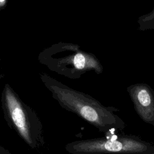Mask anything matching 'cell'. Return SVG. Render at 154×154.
I'll list each match as a JSON object with an SVG mask.
<instances>
[{"instance_id":"obj_1","label":"cell","mask_w":154,"mask_h":154,"mask_svg":"<svg viewBox=\"0 0 154 154\" xmlns=\"http://www.w3.org/2000/svg\"><path fill=\"white\" fill-rule=\"evenodd\" d=\"M41 78L63 108L75 113L99 132L109 135L125 129L124 121L115 114L119 111L117 108L105 106L90 95L69 87L48 76Z\"/></svg>"},{"instance_id":"obj_2","label":"cell","mask_w":154,"mask_h":154,"mask_svg":"<svg viewBox=\"0 0 154 154\" xmlns=\"http://www.w3.org/2000/svg\"><path fill=\"white\" fill-rule=\"evenodd\" d=\"M71 154H152L154 145L134 135H109L108 137L81 140L67 144Z\"/></svg>"},{"instance_id":"obj_5","label":"cell","mask_w":154,"mask_h":154,"mask_svg":"<svg viewBox=\"0 0 154 154\" xmlns=\"http://www.w3.org/2000/svg\"><path fill=\"white\" fill-rule=\"evenodd\" d=\"M126 90L140 119L154 127V90L146 83L131 84Z\"/></svg>"},{"instance_id":"obj_7","label":"cell","mask_w":154,"mask_h":154,"mask_svg":"<svg viewBox=\"0 0 154 154\" xmlns=\"http://www.w3.org/2000/svg\"><path fill=\"white\" fill-rule=\"evenodd\" d=\"M0 154H11V153H9L8 151H6L1 146H0Z\"/></svg>"},{"instance_id":"obj_6","label":"cell","mask_w":154,"mask_h":154,"mask_svg":"<svg viewBox=\"0 0 154 154\" xmlns=\"http://www.w3.org/2000/svg\"><path fill=\"white\" fill-rule=\"evenodd\" d=\"M154 19V9L152 11V13H150V14H149V15L146 16L144 19L143 20L144 21H148V20H151L152 19Z\"/></svg>"},{"instance_id":"obj_9","label":"cell","mask_w":154,"mask_h":154,"mask_svg":"<svg viewBox=\"0 0 154 154\" xmlns=\"http://www.w3.org/2000/svg\"><path fill=\"white\" fill-rule=\"evenodd\" d=\"M152 154H154V153H152Z\"/></svg>"},{"instance_id":"obj_4","label":"cell","mask_w":154,"mask_h":154,"mask_svg":"<svg viewBox=\"0 0 154 154\" xmlns=\"http://www.w3.org/2000/svg\"><path fill=\"white\" fill-rule=\"evenodd\" d=\"M58 73L72 79H78L89 71L100 75L103 69L99 60L93 54L74 49V52L60 59L55 67Z\"/></svg>"},{"instance_id":"obj_3","label":"cell","mask_w":154,"mask_h":154,"mask_svg":"<svg viewBox=\"0 0 154 154\" xmlns=\"http://www.w3.org/2000/svg\"><path fill=\"white\" fill-rule=\"evenodd\" d=\"M3 104L10 122L12 123L23 139L31 147L38 142L42 127L38 118L26 107L8 85H6L2 94Z\"/></svg>"},{"instance_id":"obj_8","label":"cell","mask_w":154,"mask_h":154,"mask_svg":"<svg viewBox=\"0 0 154 154\" xmlns=\"http://www.w3.org/2000/svg\"><path fill=\"white\" fill-rule=\"evenodd\" d=\"M5 1V0H0V5H2L4 3Z\"/></svg>"}]
</instances>
